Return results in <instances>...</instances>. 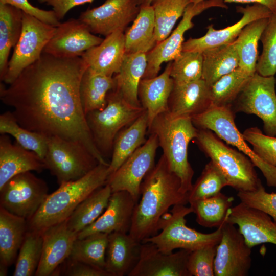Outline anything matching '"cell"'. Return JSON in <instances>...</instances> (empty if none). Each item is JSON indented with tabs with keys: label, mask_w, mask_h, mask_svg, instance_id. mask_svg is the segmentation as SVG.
I'll return each mask as SVG.
<instances>
[{
	"label": "cell",
	"mask_w": 276,
	"mask_h": 276,
	"mask_svg": "<svg viewBox=\"0 0 276 276\" xmlns=\"http://www.w3.org/2000/svg\"><path fill=\"white\" fill-rule=\"evenodd\" d=\"M87 67L81 57L43 53L7 87L1 84L0 99L22 127L79 143L99 163L108 165L95 143L80 100V84Z\"/></svg>",
	"instance_id": "cell-1"
},
{
	"label": "cell",
	"mask_w": 276,
	"mask_h": 276,
	"mask_svg": "<svg viewBox=\"0 0 276 276\" xmlns=\"http://www.w3.org/2000/svg\"><path fill=\"white\" fill-rule=\"evenodd\" d=\"M188 203V193L182 191L180 179L162 154L142 183L128 233L142 242L157 234L163 217L171 206Z\"/></svg>",
	"instance_id": "cell-2"
},
{
	"label": "cell",
	"mask_w": 276,
	"mask_h": 276,
	"mask_svg": "<svg viewBox=\"0 0 276 276\" xmlns=\"http://www.w3.org/2000/svg\"><path fill=\"white\" fill-rule=\"evenodd\" d=\"M109 166L99 163L83 177L60 184L27 220L28 229L41 233L66 221L82 201L107 183L110 175Z\"/></svg>",
	"instance_id": "cell-3"
},
{
	"label": "cell",
	"mask_w": 276,
	"mask_h": 276,
	"mask_svg": "<svg viewBox=\"0 0 276 276\" xmlns=\"http://www.w3.org/2000/svg\"><path fill=\"white\" fill-rule=\"evenodd\" d=\"M148 131L156 135L169 168L180 179L182 191L189 193L194 170L188 160V147L198 132L192 119L172 117L167 111L154 119Z\"/></svg>",
	"instance_id": "cell-4"
},
{
	"label": "cell",
	"mask_w": 276,
	"mask_h": 276,
	"mask_svg": "<svg viewBox=\"0 0 276 276\" xmlns=\"http://www.w3.org/2000/svg\"><path fill=\"white\" fill-rule=\"evenodd\" d=\"M201 150L222 172L228 186L238 191L256 190L261 183L251 160L225 144L213 131L198 129L194 139Z\"/></svg>",
	"instance_id": "cell-5"
},
{
	"label": "cell",
	"mask_w": 276,
	"mask_h": 276,
	"mask_svg": "<svg viewBox=\"0 0 276 276\" xmlns=\"http://www.w3.org/2000/svg\"><path fill=\"white\" fill-rule=\"evenodd\" d=\"M192 213L193 210L190 206L174 205L170 212L163 217L159 223L160 232L142 243H152L159 250L166 254L171 253L176 249L193 251L207 245L218 244L222 235L223 224L211 233L198 232L186 225L185 217Z\"/></svg>",
	"instance_id": "cell-6"
},
{
	"label": "cell",
	"mask_w": 276,
	"mask_h": 276,
	"mask_svg": "<svg viewBox=\"0 0 276 276\" xmlns=\"http://www.w3.org/2000/svg\"><path fill=\"white\" fill-rule=\"evenodd\" d=\"M144 110L142 106H133L126 102L113 89L108 93L107 104L103 109L86 115L95 143L104 157L112 153L119 132L132 124Z\"/></svg>",
	"instance_id": "cell-7"
},
{
	"label": "cell",
	"mask_w": 276,
	"mask_h": 276,
	"mask_svg": "<svg viewBox=\"0 0 276 276\" xmlns=\"http://www.w3.org/2000/svg\"><path fill=\"white\" fill-rule=\"evenodd\" d=\"M234 118L231 106H211L192 120L197 128L210 130L227 144L236 147L259 169L267 186L276 187V167L262 159L249 146L237 128Z\"/></svg>",
	"instance_id": "cell-8"
},
{
	"label": "cell",
	"mask_w": 276,
	"mask_h": 276,
	"mask_svg": "<svg viewBox=\"0 0 276 276\" xmlns=\"http://www.w3.org/2000/svg\"><path fill=\"white\" fill-rule=\"evenodd\" d=\"M43 162L59 185L83 177L99 164L81 144L57 136L48 137Z\"/></svg>",
	"instance_id": "cell-9"
},
{
	"label": "cell",
	"mask_w": 276,
	"mask_h": 276,
	"mask_svg": "<svg viewBox=\"0 0 276 276\" xmlns=\"http://www.w3.org/2000/svg\"><path fill=\"white\" fill-rule=\"evenodd\" d=\"M56 30V27L22 12L21 35L2 81L11 84L24 70L38 60Z\"/></svg>",
	"instance_id": "cell-10"
},
{
	"label": "cell",
	"mask_w": 276,
	"mask_h": 276,
	"mask_svg": "<svg viewBox=\"0 0 276 276\" xmlns=\"http://www.w3.org/2000/svg\"><path fill=\"white\" fill-rule=\"evenodd\" d=\"M276 79L256 72L250 77L235 101L237 112L255 114L263 123L265 134L276 136Z\"/></svg>",
	"instance_id": "cell-11"
},
{
	"label": "cell",
	"mask_w": 276,
	"mask_h": 276,
	"mask_svg": "<svg viewBox=\"0 0 276 276\" xmlns=\"http://www.w3.org/2000/svg\"><path fill=\"white\" fill-rule=\"evenodd\" d=\"M48 191L46 182L31 171L18 174L0 188V207L28 220L40 207Z\"/></svg>",
	"instance_id": "cell-12"
},
{
	"label": "cell",
	"mask_w": 276,
	"mask_h": 276,
	"mask_svg": "<svg viewBox=\"0 0 276 276\" xmlns=\"http://www.w3.org/2000/svg\"><path fill=\"white\" fill-rule=\"evenodd\" d=\"M227 8L223 0H204L190 3L186 8L177 27L164 40L146 54L147 65L142 79L158 75L162 64L173 61L182 51L185 32L194 26L193 18L211 7Z\"/></svg>",
	"instance_id": "cell-13"
},
{
	"label": "cell",
	"mask_w": 276,
	"mask_h": 276,
	"mask_svg": "<svg viewBox=\"0 0 276 276\" xmlns=\"http://www.w3.org/2000/svg\"><path fill=\"white\" fill-rule=\"evenodd\" d=\"M150 135L145 143L130 155L108 178L107 183L112 193L125 191L138 201L142 183L155 166V158L159 146L156 135Z\"/></svg>",
	"instance_id": "cell-14"
},
{
	"label": "cell",
	"mask_w": 276,
	"mask_h": 276,
	"mask_svg": "<svg viewBox=\"0 0 276 276\" xmlns=\"http://www.w3.org/2000/svg\"><path fill=\"white\" fill-rule=\"evenodd\" d=\"M251 249L239 229L226 219L223 223L221 237L217 247L215 275H247L251 265Z\"/></svg>",
	"instance_id": "cell-15"
},
{
	"label": "cell",
	"mask_w": 276,
	"mask_h": 276,
	"mask_svg": "<svg viewBox=\"0 0 276 276\" xmlns=\"http://www.w3.org/2000/svg\"><path fill=\"white\" fill-rule=\"evenodd\" d=\"M140 10L138 0H106L81 13L78 19L92 33L106 37L117 31L124 32Z\"/></svg>",
	"instance_id": "cell-16"
},
{
	"label": "cell",
	"mask_w": 276,
	"mask_h": 276,
	"mask_svg": "<svg viewBox=\"0 0 276 276\" xmlns=\"http://www.w3.org/2000/svg\"><path fill=\"white\" fill-rule=\"evenodd\" d=\"M103 40L79 19H71L56 27L43 53L59 58L81 57L85 51Z\"/></svg>",
	"instance_id": "cell-17"
},
{
	"label": "cell",
	"mask_w": 276,
	"mask_h": 276,
	"mask_svg": "<svg viewBox=\"0 0 276 276\" xmlns=\"http://www.w3.org/2000/svg\"><path fill=\"white\" fill-rule=\"evenodd\" d=\"M191 251L166 254L152 243H142L139 261L128 276H190L187 263Z\"/></svg>",
	"instance_id": "cell-18"
},
{
	"label": "cell",
	"mask_w": 276,
	"mask_h": 276,
	"mask_svg": "<svg viewBox=\"0 0 276 276\" xmlns=\"http://www.w3.org/2000/svg\"><path fill=\"white\" fill-rule=\"evenodd\" d=\"M237 11L242 17L235 24L221 29H215L213 25L207 27V32L199 38H190L182 45V51L203 52L218 46L230 43L236 40L242 29L250 22L263 18H268L272 12L266 7L254 4L245 7H237Z\"/></svg>",
	"instance_id": "cell-19"
},
{
	"label": "cell",
	"mask_w": 276,
	"mask_h": 276,
	"mask_svg": "<svg viewBox=\"0 0 276 276\" xmlns=\"http://www.w3.org/2000/svg\"><path fill=\"white\" fill-rule=\"evenodd\" d=\"M227 221L238 226L248 246L276 245V222L266 213L243 202L231 208Z\"/></svg>",
	"instance_id": "cell-20"
},
{
	"label": "cell",
	"mask_w": 276,
	"mask_h": 276,
	"mask_svg": "<svg viewBox=\"0 0 276 276\" xmlns=\"http://www.w3.org/2000/svg\"><path fill=\"white\" fill-rule=\"evenodd\" d=\"M137 202L127 191L112 193L103 213L95 222L79 232L77 238L98 233H129Z\"/></svg>",
	"instance_id": "cell-21"
},
{
	"label": "cell",
	"mask_w": 276,
	"mask_h": 276,
	"mask_svg": "<svg viewBox=\"0 0 276 276\" xmlns=\"http://www.w3.org/2000/svg\"><path fill=\"white\" fill-rule=\"evenodd\" d=\"M41 234L42 255L35 275H52L69 257L78 233L68 228L66 220L48 228Z\"/></svg>",
	"instance_id": "cell-22"
},
{
	"label": "cell",
	"mask_w": 276,
	"mask_h": 276,
	"mask_svg": "<svg viewBox=\"0 0 276 276\" xmlns=\"http://www.w3.org/2000/svg\"><path fill=\"white\" fill-rule=\"evenodd\" d=\"M211 106L210 87L201 78L183 84H174L168 112L172 117L192 119Z\"/></svg>",
	"instance_id": "cell-23"
},
{
	"label": "cell",
	"mask_w": 276,
	"mask_h": 276,
	"mask_svg": "<svg viewBox=\"0 0 276 276\" xmlns=\"http://www.w3.org/2000/svg\"><path fill=\"white\" fill-rule=\"evenodd\" d=\"M125 54L124 32L117 31L87 50L81 57L94 72L113 77L119 72Z\"/></svg>",
	"instance_id": "cell-24"
},
{
	"label": "cell",
	"mask_w": 276,
	"mask_h": 276,
	"mask_svg": "<svg viewBox=\"0 0 276 276\" xmlns=\"http://www.w3.org/2000/svg\"><path fill=\"white\" fill-rule=\"evenodd\" d=\"M44 162L34 152L13 143L5 134L0 136V188L13 176L26 172H41Z\"/></svg>",
	"instance_id": "cell-25"
},
{
	"label": "cell",
	"mask_w": 276,
	"mask_h": 276,
	"mask_svg": "<svg viewBox=\"0 0 276 276\" xmlns=\"http://www.w3.org/2000/svg\"><path fill=\"white\" fill-rule=\"evenodd\" d=\"M141 244L128 233L109 234L105 270L111 276H128L139 261Z\"/></svg>",
	"instance_id": "cell-26"
},
{
	"label": "cell",
	"mask_w": 276,
	"mask_h": 276,
	"mask_svg": "<svg viewBox=\"0 0 276 276\" xmlns=\"http://www.w3.org/2000/svg\"><path fill=\"white\" fill-rule=\"evenodd\" d=\"M171 62L164 72L151 78L142 79L138 88V97L148 118V128L158 115L168 111L169 100L174 86L170 76Z\"/></svg>",
	"instance_id": "cell-27"
},
{
	"label": "cell",
	"mask_w": 276,
	"mask_h": 276,
	"mask_svg": "<svg viewBox=\"0 0 276 276\" xmlns=\"http://www.w3.org/2000/svg\"><path fill=\"white\" fill-rule=\"evenodd\" d=\"M147 65L146 54L126 53L118 73L113 76L118 91L129 104L142 106L138 97V88Z\"/></svg>",
	"instance_id": "cell-28"
},
{
	"label": "cell",
	"mask_w": 276,
	"mask_h": 276,
	"mask_svg": "<svg viewBox=\"0 0 276 276\" xmlns=\"http://www.w3.org/2000/svg\"><path fill=\"white\" fill-rule=\"evenodd\" d=\"M28 229L27 220L0 207V263L9 267L16 261Z\"/></svg>",
	"instance_id": "cell-29"
},
{
	"label": "cell",
	"mask_w": 276,
	"mask_h": 276,
	"mask_svg": "<svg viewBox=\"0 0 276 276\" xmlns=\"http://www.w3.org/2000/svg\"><path fill=\"white\" fill-rule=\"evenodd\" d=\"M147 131L148 118L147 112L145 110L136 120L120 131L116 136L113 145L111 159L109 163V176L145 143Z\"/></svg>",
	"instance_id": "cell-30"
},
{
	"label": "cell",
	"mask_w": 276,
	"mask_h": 276,
	"mask_svg": "<svg viewBox=\"0 0 276 276\" xmlns=\"http://www.w3.org/2000/svg\"><path fill=\"white\" fill-rule=\"evenodd\" d=\"M126 53L147 54L156 45L155 16L151 5L140 7L131 26L124 32Z\"/></svg>",
	"instance_id": "cell-31"
},
{
	"label": "cell",
	"mask_w": 276,
	"mask_h": 276,
	"mask_svg": "<svg viewBox=\"0 0 276 276\" xmlns=\"http://www.w3.org/2000/svg\"><path fill=\"white\" fill-rule=\"evenodd\" d=\"M113 77L96 73L88 67L82 75L79 87L80 98L85 116L89 112L103 109L108 93L115 88Z\"/></svg>",
	"instance_id": "cell-32"
},
{
	"label": "cell",
	"mask_w": 276,
	"mask_h": 276,
	"mask_svg": "<svg viewBox=\"0 0 276 276\" xmlns=\"http://www.w3.org/2000/svg\"><path fill=\"white\" fill-rule=\"evenodd\" d=\"M202 53V79L209 87L239 67V59L234 41L208 49Z\"/></svg>",
	"instance_id": "cell-33"
},
{
	"label": "cell",
	"mask_w": 276,
	"mask_h": 276,
	"mask_svg": "<svg viewBox=\"0 0 276 276\" xmlns=\"http://www.w3.org/2000/svg\"><path fill=\"white\" fill-rule=\"evenodd\" d=\"M22 11L9 4H0V79L6 74L10 52L21 35Z\"/></svg>",
	"instance_id": "cell-34"
},
{
	"label": "cell",
	"mask_w": 276,
	"mask_h": 276,
	"mask_svg": "<svg viewBox=\"0 0 276 276\" xmlns=\"http://www.w3.org/2000/svg\"><path fill=\"white\" fill-rule=\"evenodd\" d=\"M111 194L107 183L95 191L78 205L66 220L68 228L78 234L95 222L107 206Z\"/></svg>",
	"instance_id": "cell-35"
},
{
	"label": "cell",
	"mask_w": 276,
	"mask_h": 276,
	"mask_svg": "<svg viewBox=\"0 0 276 276\" xmlns=\"http://www.w3.org/2000/svg\"><path fill=\"white\" fill-rule=\"evenodd\" d=\"M268 18L259 19L247 25L234 41L239 59V67L250 76L256 72L258 42Z\"/></svg>",
	"instance_id": "cell-36"
},
{
	"label": "cell",
	"mask_w": 276,
	"mask_h": 276,
	"mask_svg": "<svg viewBox=\"0 0 276 276\" xmlns=\"http://www.w3.org/2000/svg\"><path fill=\"white\" fill-rule=\"evenodd\" d=\"M234 198L221 192L211 197L190 202L196 222L205 227H219L227 219Z\"/></svg>",
	"instance_id": "cell-37"
},
{
	"label": "cell",
	"mask_w": 276,
	"mask_h": 276,
	"mask_svg": "<svg viewBox=\"0 0 276 276\" xmlns=\"http://www.w3.org/2000/svg\"><path fill=\"white\" fill-rule=\"evenodd\" d=\"M108 234L94 233L74 243L68 259L105 270V257Z\"/></svg>",
	"instance_id": "cell-38"
},
{
	"label": "cell",
	"mask_w": 276,
	"mask_h": 276,
	"mask_svg": "<svg viewBox=\"0 0 276 276\" xmlns=\"http://www.w3.org/2000/svg\"><path fill=\"white\" fill-rule=\"evenodd\" d=\"M0 133L11 135L17 143L36 153L43 161L48 137L21 126L12 111H7L0 115Z\"/></svg>",
	"instance_id": "cell-39"
},
{
	"label": "cell",
	"mask_w": 276,
	"mask_h": 276,
	"mask_svg": "<svg viewBox=\"0 0 276 276\" xmlns=\"http://www.w3.org/2000/svg\"><path fill=\"white\" fill-rule=\"evenodd\" d=\"M250 77L238 67L220 78L210 87L211 106H232Z\"/></svg>",
	"instance_id": "cell-40"
},
{
	"label": "cell",
	"mask_w": 276,
	"mask_h": 276,
	"mask_svg": "<svg viewBox=\"0 0 276 276\" xmlns=\"http://www.w3.org/2000/svg\"><path fill=\"white\" fill-rule=\"evenodd\" d=\"M190 0H153L157 43L166 39L172 32L178 19L183 16Z\"/></svg>",
	"instance_id": "cell-41"
},
{
	"label": "cell",
	"mask_w": 276,
	"mask_h": 276,
	"mask_svg": "<svg viewBox=\"0 0 276 276\" xmlns=\"http://www.w3.org/2000/svg\"><path fill=\"white\" fill-rule=\"evenodd\" d=\"M41 233L28 229L16 260L13 275H35L42 250Z\"/></svg>",
	"instance_id": "cell-42"
},
{
	"label": "cell",
	"mask_w": 276,
	"mask_h": 276,
	"mask_svg": "<svg viewBox=\"0 0 276 276\" xmlns=\"http://www.w3.org/2000/svg\"><path fill=\"white\" fill-rule=\"evenodd\" d=\"M228 186L227 180L220 169L211 160L206 164L202 173L188 193V203L208 198L220 192Z\"/></svg>",
	"instance_id": "cell-43"
},
{
	"label": "cell",
	"mask_w": 276,
	"mask_h": 276,
	"mask_svg": "<svg viewBox=\"0 0 276 276\" xmlns=\"http://www.w3.org/2000/svg\"><path fill=\"white\" fill-rule=\"evenodd\" d=\"M202 53L182 51L171 62L170 76L174 84L180 85L202 78Z\"/></svg>",
	"instance_id": "cell-44"
},
{
	"label": "cell",
	"mask_w": 276,
	"mask_h": 276,
	"mask_svg": "<svg viewBox=\"0 0 276 276\" xmlns=\"http://www.w3.org/2000/svg\"><path fill=\"white\" fill-rule=\"evenodd\" d=\"M263 45L258 58L256 72L263 76H274L276 74V12L272 13L261 36Z\"/></svg>",
	"instance_id": "cell-45"
},
{
	"label": "cell",
	"mask_w": 276,
	"mask_h": 276,
	"mask_svg": "<svg viewBox=\"0 0 276 276\" xmlns=\"http://www.w3.org/2000/svg\"><path fill=\"white\" fill-rule=\"evenodd\" d=\"M242 135L260 157L276 167V136L264 134L257 127L246 129Z\"/></svg>",
	"instance_id": "cell-46"
},
{
	"label": "cell",
	"mask_w": 276,
	"mask_h": 276,
	"mask_svg": "<svg viewBox=\"0 0 276 276\" xmlns=\"http://www.w3.org/2000/svg\"><path fill=\"white\" fill-rule=\"evenodd\" d=\"M218 244L205 245L192 251L187 269L190 276H214V261Z\"/></svg>",
	"instance_id": "cell-47"
},
{
	"label": "cell",
	"mask_w": 276,
	"mask_h": 276,
	"mask_svg": "<svg viewBox=\"0 0 276 276\" xmlns=\"http://www.w3.org/2000/svg\"><path fill=\"white\" fill-rule=\"evenodd\" d=\"M237 196L241 202L269 215L276 222V193H269L261 183L251 191H238Z\"/></svg>",
	"instance_id": "cell-48"
},
{
	"label": "cell",
	"mask_w": 276,
	"mask_h": 276,
	"mask_svg": "<svg viewBox=\"0 0 276 276\" xmlns=\"http://www.w3.org/2000/svg\"><path fill=\"white\" fill-rule=\"evenodd\" d=\"M0 4L11 5L23 12L53 26L57 27L61 23L53 10L39 9L31 5L28 0H0Z\"/></svg>",
	"instance_id": "cell-49"
},
{
	"label": "cell",
	"mask_w": 276,
	"mask_h": 276,
	"mask_svg": "<svg viewBox=\"0 0 276 276\" xmlns=\"http://www.w3.org/2000/svg\"><path fill=\"white\" fill-rule=\"evenodd\" d=\"M59 274L67 276H111L106 270L67 259Z\"/></svg>",
	"instance_id": "cell-50"
},
{
	"label": "cell",
	"mask_w": 276,
	"mask_h": 276,
	"mask_svg": "<svg viewBox=\"0 0 276 276\" xmlns=\"http://www.w3.org/2000/svg\"><path fill=\"white\" fill-rule=\"evenodd\" d=\"M94 0H38L40 3H45L51 6L58 19L60 20L73 8Z\"/></svg>",
	"instance_id": "cell-51"
},
{
	"label": "cell",
	"mask_w": 276,
	"mask_h": 276,
	"mask_svg": "<svg viewBox=\"0 0 276 276\" xmlns=\"http://www.w3.org/2000/svg\"><path fill=\"white\" fill-rule=\"evenodd\" d=\"M204 0H190L191 3H197ZM225 3H253L263 5L272 13L276 12V0H223Z\"/></svg>",
	"instance_id": "cell-52"
},
{
	"label": "cell",
	"mask_w": 276,
	"mask_h": 276,
	"mask_svg": "<svg viewBox=\"0 0 276 276\" xmlns=\"http://www.w3.org/2000/svg\"><path fill=\"white\" fill-rule=\"evenodd\" d=\"M8 267L5 265L0 263V275L6 276L7 275Z\"/></svg>",
	"instance_id": "cell-53"
},
{
	"label": "cell",
	"mask_w": 276,
	"mask_h": 276,
	"mask_svg": "<svg viewBox=\"0 0 276 276\" xmlns=\"http://www.w3.org/2000/svg\"><path fill=\"white\" fill-rule=\"evenodd\" d=\"M153 0H138L140 7L151 5Z\"/></svg>",
	"instance_id": "cell-54"
}]
</instances>
